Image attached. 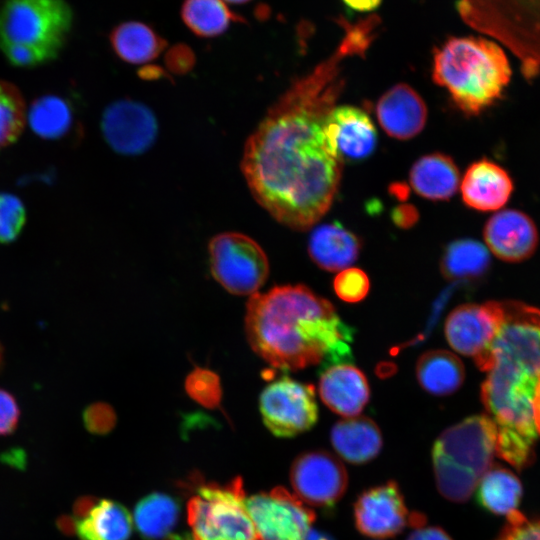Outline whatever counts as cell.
I'll return each instance as SVG.
<instances>
[{
    "label": "cell",
    "instance_id": "1",
    "mask_svg": "<svg viewBox=\"0 0 540 540\" xmlns=\"http://www.w3.org/2000/svg\"><path fill=\"white\" fill-rule=\"evenodd\" d=\"M337 51L296 80L267 111L244 147L241 171L257 201L288 228L306 230L329 210L342 159L326 132L343 81L339 65L364 53L365 34L347 26Z\"/></svg>",
    "mask_w": 540,
    "mask_h": 540
},
{
    "label": "cell",
    "instance_id": "2",
    "mask_svg": "<svg viewBox=\"0 0 540 540\" xmlns=\"http://www.w3.org/2000/svg\"><path fill=\"white\" fill-rule=\"evenodd\" d=\"M501 303L500 327L474 361L487 373L481 399L496 429V454L523 469L539 436L534 405L540 385V310L517 301Z\"/></svg>",
    "mask_w": 540,
    "mask_h": 540
},
{
    "label": "cell",
    "instance_id": "3",
    "mask_svg": "<svg viewBox=\"0 0 540 540\" xmlns=\"http://www.w3.org/2000/svg\"><path fill=\"white\" fill-rule=\"evenodd\" d=\"M245 332L252 350L277 369L320 365L322 371L353 359V327L304 285L275 286L251 295Z\"/></svg>",
    "mask_w": 540,
    "mask_h": 540
},
{
    "label": "cell",
    "instance_id": "4",
    "mask_svg": "<svg viewBox=\"0 0 540 540\" xmlns=\"http://www.w3.org/2000/svg\"><path fill=\"white\" fill-rule=\"evenodd\" d=\"M512 71L504 50L484 37H451L434 52L433 81L455 105L477 116L502 97Z\"/></svg>",
    "mask_w": 540,
    "mask_h": 540
},
{
    "label": "cell",
    "instance_id": "5",
    "mask_svg": "<svg viewBox=\"0 0 540 540\" xmlns=\"http://www.w3.org/2000/svg\"><path fill=\"white\" fill-rule=\"evenodd\" d=\"M66 0H0V50L17 67L54 60L72 29Z\"/></svg>",
    "mask_w": 540,
    "mask_h": 540
},
{
    "label": "cell",
    "instance_id": "6",
    "mask_svg": "<svg viewBox=\"0 0 540 540\" xmlns=\"http://www.w3.org/2000/svg\"><path fill=\"white\" fill-rule=\"evenodd\" d=\"M496 429L487 415H475L444 430L434 442L432 463L437 488L453 502L467 501L491 468Z\"/></svg>",
    "mask_w": 540,
    "mask_h": 540
},
{
    "label": "cell",
    "instance_id": "7",
    "mask_svg": "<svg viewBox=\"0 0 540 540\" xmlns=\"http://www.w3.org/2000/svg\"><path fill=\"white\" fill-rule=\"evenodd\" d=\"M463 21L508 48L527 79L540 72V0H458Z\"/></svg>",
    "mask_w": 540,
    "mask_h": 540
},
{
    "label": "cell",
    "instance_id": "8",
    "mask_svg": "<svg viewBox=\"0 0 540 540\" xmlns=\"http://www.w3.org/2000/svg\"><path fill=\"white\" fill-rule=\"evenodd\" d=\"M193 540H263L246 507L243 483H201L187 503Z\"/></svg>",
    "mask_w": 540,
    "mask_h": 540
},
{
    "label": "cell",
    "instance_id": "9",
    "mask_svg": "<svg viewBox=\"0 0 540 540\" xmlns=\"http://www.w3.org/2000/svg\"><path fill=\"white\" fill-rule=\"evenodd\" d=\"M210 270L229 293L253 295L266 281L269 262L261 246L239 232L215 235L208 245Z\"/></svg>",
    "mask_w": 540,
    "mask_h": 540
},
{
    "label": "cell",
    "instance_id": "10",
    "mask_svg": "<svg viewBox=\"0 0 540 540\" xmlns=\"http://www.w3.org/2000/svg\"><path fill=\"white\" fill-rule=\"evenodd\" d=\"M259 410L273 435L296 436L312 428L318 419L315 388L288 376L280 377L260 393Z\"/></svg>",
    "mask_w": 540,
    "mask_h": 540
},
{
    "label": "cell",
    "instance_id": "11",
    "mask_svg": "<svg viewBox=\"0 0 540 540\" xmlns=\"http://www.w3.org/2000/svg\"><path fill=\"white\" fill-rule=\"evenodd\" d=\"M246 507L263 540H304L315 513L283 487L246 498Z\"/></svg>",
    "mask_w": 540,
    "mask_h": 540
},
{
    "label": "cell",
    "instance_id": "12",
    "mask_svg": "<svg viewBox=\"0 0 540 540\" xmlns=\"http://www.w3.org/2000/svg\"><path fill=\"white\" fill-rule=\"evenodd\" d=\"M290 481L294 494L305 504L332 507L343 496L348 475L341 461L325 451L302 453L293 462Z\"/></svg>",
    "mask_w": 540,
    "mask_h": 540
},
{
    "label": "cell",
    "instance_id": "13",
    "mask_svg": "<svg viewBox=\"0 0 540 540\" xmlns=\"http://www.w3.org/2000/svg\"><path fill=\"white\" fill-rule=\"evenodd\" d=\"M101 130L109 146L122 155H140L158 135V122L152 110L131 99L112 102L103 112Z\"/></svg>",
    "mask_w": 540,
    "mask_h": 540
},
{
    "label": "cell",
    "instance_id": "14",
    "mask_svg": "<svg viewBox=\"0 0 540 540\" xmlns=\"http://www.w3.org/2000/svg\"><path fill=\"white\" fill-rule=\"evenodd\" d=\"M502 316L501 302L460 305L446 319L447 342L458 353L476 358L494 339Z\"/></svg>",
    "mask_w": 540,
    "mask_h": 540
},
{
    "label": "cell",
    "instance_id": "15",
    "mask_svg": "<svg viewBox=\"0 0 540 540\" xmlns=\"http://www.w3.org/2000/svg\"><path fill=\"white\" fill-rule=\"evenodd\" d=\"M357 529L371 538L400 533L415 516H409L398 485L390 481L363 492L354 505Z\"/></svg>",
    "mask_w": 540,
    "mask_h": 540
},
{
    "label": "cell",
    "instance_id": "16",
    "mask_svg": "<svg viewBox=\"0 0 540 540\" xmlns=\"http://www.w3.org/2000/svg\"><path fill=\"white\" fill-rule=\"evenodd\" d=\"M132 524L130 513L120 503L86 497L76 503L73 516L62 525L80 540H128Z\"/></svg>",
    "mask_w": 540,
    "mask_h": 540
},
{
    "label": "cell",
    "instance_id": "17",
    "mask_svg": "<svg viewBox=\"0 0 540 540\" xmlns=\"http://www.w3.org/2000/svg\"><path fill=\"white\" fill-rule=\"evenodd\" d=\"M486 247L497 258L506 262L528 259L538 245V230L525 213L505 209L493 214L483 229Z\"/></svg>",
    "mask_w": 540,
    "mask_h": 540
},
{
    "label": "cell",
    "instance_id": "18",
    "mask_svg": "<svg viewBox=\"0 0 540 540\" xmlns=\"http://www.w3.org/2000/svg\"><path fill=\"white\" fill-rule=\"evenodd\" d=\"M376 114L382 129L390 137L408 140L423 130L427 120V107L411 86L399 83L379 98Z\"/></svg>",
    "mask_w": 540,
    "mask_h": 540
},
{
    "label": "cell",
    "instance_id": "19",
    "mask_svg": "<svg viewBox=\"0 0 540 540\" xmlns=\"http://www.w3.org/2000/svg\"><path fill=\"white\" fill-rule=\"evenodd\" d=\"M326 132L341 158L362 160L373 153L377 144L376 128L369 115L350 105L332 108Z\"/></svg>",
    "mask_w": 540,
    "mask_h": 540
},
{
    "label": "cell",
    "instance_id": "20",
    "mask_svg": "<svg viewBox=\"0 0 540 540\" xmlns=\"http://www.w3.org/2000/svg\"><path fill=\"white\" fill-rule=\"evenodd\" d=\"M319 394L324 404L343 417H355L370 398L364 373L350 363L331 365L320 371Z\"/></svg>",
    "mask_w": 540,
    "mask_h": 540
},
{
    "label": "cell",
    "instance_id": "21",
    "mask_svg": "<svg viewBox=\"0 0 540 540\" xmlns=\"http://www.w3.org/2000/svg\"><path fill=\"white\" fill-rule=\"evenodd\" d=\"M514 189L507 171L497 163L481 159L472 163L460 183L463 202L477 211H496L509 200Z\"/></svg>",
    "mask_w": 540,
    "mask_h": 540
},
{
    "label": "cell",
    "instance_id": "22",
    "mask_svg": "<svg viewBox=\"0 0 540 540\" xmlns=\"http://www.w3.org/2000/svg\"><path fill=\"white\" fill-rule=\"evenodd\" d=\"M360 239L338 222L316 227L308 240V253L321 269L335 272L352 265L359 256Z\"/></svg>",
    "mask_w": 540,
    "mask_h": 540
},
{
    "label": "cell",
    "instance_id": "23",
    "mask_svg": "<svg viewBox=\"0 0 540 540\" xmlns=\"http://www.w3.org/2000/svg\"><path fill=\"white\" fill-rule=\"evenodd\" d=\"M330 439L338 455L349 463L363 464L374 459L382 447L377 424L365 416L340 420L331 429Z\"/></svg>",
    "mask_w": 540,
    "mask_h": 540
},
{
    "label": "cell",
    "instance_id": "24",
    "mask_svg": "<svg viewBox=\"0 0 540 540\" xmlns=\"http://www.w3.org/2000/svg\"><path fill=\"white\" fill-rule=\"evenodd\" d=\"M134 522L145 540H193L191 533L177 534L181 509L176 499L161 492L143 497L135 506Z\"/></svg>",
    "mask_w": 540,
    "mask_h": 540
},
{
    "label": "cell",
    "instance_id": "25",
    "mask_svg": "<svg viewBox=\"0 0 540 540\" xmlns=\"http://www.w3.org/2000/svg\"><path fill=\"white\" fill-rule=\"evenodd\" d=\"M410 184L414 191L430 200H447L460 186V173L453 159L442 153L419 158L411 167Z\"/></svg>",
    "mask_w": 540,
    "mask_h": 540
},
{
    "label": "cell",
    "instance_id": "26",
    "mask_svg": "<svg viewBox=\"0 0 540 540\" xmlns=\"http://www.w3.org/2000/svg\"><path fill=\"white\" fill-rule=\"evenodd\" d=\"M114 53L124 62L146 64L156 59L167 41L150 25L141 21H124L109 36Z\"/></svg>",
    "mask_w": 540,
    "mask_h": 540
},
{
    "label": "cell",
    "instance_id": "27",
    "mask_svg": "<svg viewBox=\"0 0 540 540\" xmlns=\"http://www.w3.org/2000/svg\"><path fill=\"white\" fill-rule=\"evenodd\" d=\"M416 376L421 387L436 396L458 390L465 377L461 360L447 350H430L417 361Z\"/></svg>",
    "mask_w": 540,
    "mask_h": 540
},
{
    "label": "cell",
    "instance_id": "28",
    "mask_svg": "<svg viewBox=\"0 0 540 540\" xmlns=\"http://www.w3.org/2000/svg\"><path fill=\"white\" fill-rule=\"evenodd\" d=\"M490 263V251L485 245L475 239L461 238L446 246L440 271L447 280L474 279L484 275Z\"/></svg>",
    "mask_w": 540,
    "mask_h": 540
},
{
    "label": "cell",
    "instance_id": "29",
    "mask_svg": "<svg viewBox=\"0 0 540 540\" xmlns=\"http://www.w3.org/2000/svg\"><path fill=\"white\" fill-rule=\"evenodd\" d=\"M180 15L185 26L202 38L220 36L234 22L246 23L242 16L231 11L223 0H184Z\"/></svg>",
    "mask_w": 540,
    "mask_h": 540
},
{
    "label": "cell",
    "instance_id": "30",
    "mask_svg": "<svg viewBox=\"0 0 540 540\" xmlns=\"http://www.w3.org/2000/svg\"><path fill=\"white\" fill-rule=\"evenodd\" d=\"M479 503L497 515L508 516L517 510L522 495L520 480L505 468H490L477 488Z\"/></svg>",
    "mask_w": 540,
    "mask_h": 540
},
{
    "label": "cell",
    "instance_id": "31",
    "mask_svg": "<svg viewBox=\"0 0 540 540\" xmlns=\"http://www.w3.org/2000/svg\"><path fill=\"white\" fill-rule=\"evenodd\" d=\"M28 119L35 133L44 138H56L66 132L71 124V111L65 101L46 96L30 108Z\"/></svg>",
    "mask_w": 540,
    "mask_h": 540
},
{
    "label": "cell",
    "instance_id": "32",
    "mask_svg": "<svg viewBox=\"0 0 540 540\" xmlns=\"http://www.w3.org/2000/svg\"><path fill=\"white\" fill-rule=\"evenodd\" d=\"M26 121V109L20 91L13 84L0 80V150L13 143Z\"/></svg>",
    "mask_w": 540,
    "mask_h": 540
},
{
    "label": "cell",
    "instance_id": "33",
    "mask_svg": "<svg viewBox=\"0 0 540 540\" xmlns=\"http://www.w3.org/2000/svg\"><path fill=\"white\" fill-rule=\"evenodd\" d=\"M188 396L207 409H217L222 401V385L214 371L195 367L186 377L184 383Z\"/></svg>",
    "mask_w": 540,
    "mask_h": 540
},
{
    "label": "cell",
    "instance_id": "34",
    "mask_svg": "<svg viewBox=\"0 0 540 540\" xmlns=\"http://www.w3.org/2000/svg\"><path fill=\"white\" fill-rule=\"evenodd\" d=\"M336 295L343 301L356 303L363 300L370 289L367 274L355 267L341 270L333 280Z\"/></svg>",
    "mask_w": 540,
    "mask_h": 540
},
{
    "label": "cell",
    "instance_id": "35",
    "mask_svg": "<svg viewBox=\"0 0 540 540\" xmlns=\"http://www.w3.org/2000/svg\"><path fill=\"white\" fill-rule=\"evenodd\" d=\"M25 208L20 199L0 193V242L9 243L20 233L25 223Z\"/></svg>",
    "mask_w": 540,
    "mask_h": 540
},
{
    "label": "cell",
    "instance_id": "36",
    "mask_svg": "<svg viewBox=\"0 0 540 540\" xmlns=\"http://www.w3.org/2000/svg\"><path fill=\"white\" fill-rule=\"evenodd\" d=\"M496 540H540V519H529L515 510Z\"/></svg>",
    "mask_w": 540,
    "mask_h": 540
},
{
    "label": "cell",
    "instance_id": "37",
    "mask_svg": "<svg viewBox=\"0 0 540 540\" xmlns=\"http://www.w3.org/2000/svg\"><path fill=\"white\" fill-rule=\"evenodd\" d=\"M83 420L89 431L104 434L114 427L116 414L109 404L94 403L84 410Z\"/></svg>",
    "mask_w": 540,
    "mask_h": 540
},
{
    "label": "cell",
    "instance_id": "38",
    "mask_svg": "<svg viewBox=\"0 0 540 540\" xmlns=\"http://www.w3.org/2000/svg\"><path fill=\"white\" fill-rule=\"evenodd\" d=\"M165 61L171 71L185 73L193 67L195 56L188 45L179 43L167 51Z\"/></svg>",
    "mask_w": 540,
    "mask_h": 540
},
{
    "label": "cell",
    "instance_id": "39",
    "mask_svg": "<svg viewBox=\"0 0 540 540\" xmlns=\"http://www.w3.org/2000/svg\"><path fill=\"white\" fill-rule=\"evenodd\" d=\"M19 409L15 399L0 389V435L11 433L18 422Z\"/></svg>",
    "mask_w": 540,
    "mask_h": 540
},
{
    "label": "cell",
    "instance_id": "40",
    "mask_svg": "<svg viewBox=\"0 0 540 540\" xmlns=\"http://www.w3.org/2000/svg\"><path fill=\"white\" fill-rule=\"evenodd\" d=\"M394 223L401 228H409L418 218L417 210L411 205H400L392 213Z\"/></svg>",
    "mask_w": 540,
    "mask_h": 540
},
{
    "label": "cell",
    "instance_id": "41",
    "mask_svg": "<svg viewBox=\"0 0 540 540\" xmlns=\"http://www.w3.org/2000/svg\"><path fill=\"white\" fill-rule=\"evenodd\" d=\"M407 540H452L450 536L439 527L419 526L408 536Z\"/></svg>",
    "mask_w": 540,
    "mask_h": 540
},
{
    "label": "cell",
    "instance_id": "42",
    "mask_svg": "<svg viewBox=\"0 0 540 540\" xmlns=\"http://www.w3.org/2000/svg\"><path fill=\"white\" fill-rule=\"evenodd\" d=\"M346 7L355 12H372L376 10L382 0H342Z\"/></svg>",
    "mask_w": 540,
    "mask_h": 540
},
{
    "label": "cell",
    "instance_id": "43",
    "mask_svg": "<svg viewBox=\"0 0 540 540\" xmlns=\"http://www.w3.org/2000/svg\"><path fill=\"white\" fill-rule=\"evenodd\" d=\"M534 418H535V424L538 431V435L540 436V385L538 387L536 399H535Z\"/></svg>",
    "mask_w": 540,
    "mask_h": 540
},
{
    "label": "cell",
    "instance_id": "44",
    "mask_svg": "<svg viewBox=\"0 0 540 540\" xmlns=\"http://www.w3.org/2000/svg\"><path fill=\"white\" fill-rule=\"evenodd\" d=\"M304 540H328V539L324 537L323 535L310 530Z\"/></svg>",
    "mask_w": 540,
    "mask_h": 540
},
{
    "label": "cell",
    "instance_id": "45",
    "mask_svg": "<svg viewBox=\"0 0 540 540\" xmlns=\"http://www.w3.org/2000/svg\"><path fill=\"white\" fill-rule=\"evenodd\" d=\"M224 2H228V3H231V4H244V3H247L251 0H223Z\"/></svg>",
    "mask_w": 540,
    "mask_h": 540
}]
</instances>
